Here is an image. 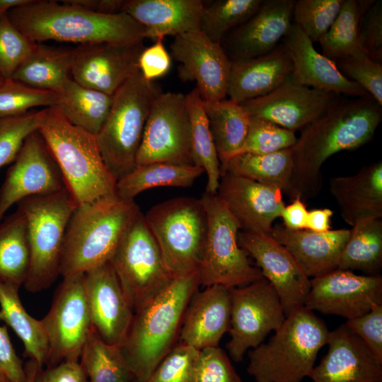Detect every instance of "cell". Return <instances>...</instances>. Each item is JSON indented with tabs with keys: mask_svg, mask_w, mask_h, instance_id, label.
Here are the masks:
<instances>
[{
	"mask_svg": "<svg viewBox=\"0 0 382 382\" xmlns=\"http://www.w3.org/2000/svg\"><path fill=\"white\" fill-rule=\"evenodd\" d=\"M216 195L245 232L269 234L285 207L279 188L228 173H221Z\"/></svg>",
	"mask_w": 382,
	"mask_h": 382,
	"instance_id": "cell-22",
	"label": "cell"
},
{
	"mask_svg": "<svg viewBox=\"0 0 382 382\" xmlns=\"http://www.w3.org/2000/svg\"><path fill=\"white\" fill-rule=\"evenodd\" d=\"M144 215L170 275L176 278L198 272L207 229L202 199L172 198L153 206Z\"/></svg>",
	"mask_w": 382,
	"mask_h": 382,
	"instance_id": "cell-9",
	"label": "cell"
},
{
	"mask_svg": "<svg viewBox=\"0 0 382 382\" xmlns=\"http://www.w3.org/2000/svg\"><path fill=\"white\" fill-rule=\"evenodd\" d=\"M192 382H243L225 352L219 347L199 350Z\"/></svg>",
	"mask_w": 382,
	"mask_h": 382,
	"instance_id": "cell-50",
	"label": "cell"
},
{
	"mask_svg": "<svg viewBox=\"0 0 382 382\" xmlns=\"http://www.w3.org/2000/svg\"><path fill=\"white\" fill-rule=\"evenodd\" d=\"M35 44L11 23L7 13L0 16V74L4 79L13 77Z\"/></svg>",
	"mask_w": 382,
	"mask_h": 382,
	"instance_id": "cell-46",
	"label": "cell"
},
{
	"mask_svg": "<svg viewBox=\"0 0 382 382\" xmlns=\"http://www.w3.org/2000/svg\"><path fill=\"white\" fill-rule=\"evenodd\" d=\"M4 79L2 77V76L0 74V84L4 81Z\"/></svg>",
	"mask_w": 382,
	"mask_h": 382,
	"instance_id": "cell-62",
	"label": "cell"
},
{
	"mask_svg": "<svg viewBox=\"0 0 382 382\" xmlns=\"http://www.w3.org/2000/svg\"><path fill=\"white\" fill-rule=\"evenodd\" d=\"M56 94L55 106L64 118L96 136L109 114L112 96L83 86L72 79Z\"/></svg>",
	"mask_w": 382,
	"mask_h": 382,
	"instance_id": "cell-34",
	"label": "cell"
},
{
	"mask_svg": "<svg viewBox=\"0 0 382 382\" xmlns=\"http://www.w3.org/2000/svg\"><path fill=\"white\" fill-rule=\"evenodd\" d=\"M295 132L265 120L250 117L245 140L236 154H265L291 148L296 142ZM235 155V156H236Z\"/></svg>",
	"mask_w": 382,
	"mask_h": 382,
	"instance_id": "cell-45",
	"label": "cell"
},
{
	"mask_svg": "<svg viewBox=\"0 0 382 382\" xmlns=\"http://www.w3.org/2000/svg\"><path fill=\"white\" fill-rule=\"evenodd\" d=\"M140 211L134 201L117 197L77 205L66 230L60 275L85 274L108 262Z\"/></svg>",
	"mask_w": 382,
	"mask_h": 382,
	"instance_id": "cell-5",
	"label": "cell"
},
{
	"mask_svg": "<svg viewBox=\"0 0 382 382\" xmlns=\"http://www.w3.org/2000/svg\"><path fill=\"white\" fill-rule=\"evenodd\" d=\"M135 382H137V381H135Z\"/></svg>",
	"mask_w": 382,
	"mask_h": 382,
	"instance_id": "cell-63",
	"label": "cell"
},
{
	"mask_svg": "<svg viewBox=\"0 0 382 382\" xmlns=\"http://www.w3.org/2000/svg\"><path fill=\"white\" fill-rule=\"evenodd\" d=\"M32 0H0V14L6 13L8 11L23 6Z\"/></svg>",
	"mask_w": 382,
	"mask_h": 382,
	"instance_id": "cell-59",
	"label": "cell"
},
{
	"mask_svg": "<svg viewBox=\"0 0 382 382\" xmlns=\"http://www.w3.org/2000/svg\"><path fill=\"white\" fill-rule=\"evenodd\" d=\"M66 188L62 173L37 131L30 134L7 170L0 189V222L6 212L32 196L56 193Z\"/></svg>",
	"mask_w": 382,
	"mask_h": 382,
	"instance_id": "cell-15",
	"label": "cell"
},
{
	"mask_svg": "<svg viewBox=\"0 0 382 382\" xmlns=\"http://www.w3.org/2000/svg\"><path fill=\"white\" fill-rule=\"evenodd\" d=\"M83 284L92 326L104 342L121 346L134 310L110 263L86 272Z\"/></svg>",
	"mask_w": 382,
	"mask_h": 382,
	"instance_id": "cell-21",
	"label": "cell"
},
{
	"mask_svg": "<svg viewBox=\"0 0 382 382\" xmlns=\"http://www.w3.org/2000/svg\"><path fill=\"white\" fill-rule=\"evenodd\" d=\"M71 50L35 42L12 79L57 93L71 79Z\"/></svg>",
	"mask_w": 382,
	"mask_h": 382,
	"instance_id": "cell-33",
	"label": "cell"
},
{
	"mask_svg": "<svg viewBox=\"0 0 382 382\" xmlns=\"http://www.w3.org/2000/svg\"><path fill=\"white\" fill-rule=\"evenodd\" d=\"M19 289L0 281V320L21 340L24 357L43 367L49 358L47 337L40 320L32 317L23 307L18 295Z\"/></svg>",
	"mask_w": 382,
	"mask_h": 382,
	"instance_id": "cell-35",
	"label": "cell"
},
{
	"mask_svg": "<svg viewBox=\"0 0 382 382\" xmlns=\"http://www.w3.org/2000/svg\"><path fill=\"white\" fill-rule=\"evenodd\" d=\"M29 263L26 219L17 208L0 222V281L20 289Z\"/></svg>",
	"mask_w": 382,
	"mask_h": 382,
	"instance_id": "cell-37",
	"label": "cell"
},
{
	"mask_svg": "<svg viewBox=\"0 0 382 382\" xmlns=\"http://www.w3.org/2000/svg\"><path fill=\"white\" fill-rule=\"evenodd\" d=\"M326 345L310 374L313 382H382V362L345 324L330 331Z\"/></svg>",
	"mask_w": 382,
	"mask_h": 382,
	"instance_id": "cell-24",
	"label": "cell"
},
{
	"mask_svg": "<svg viewBox=\"0 0 382 382\" xmlns=\"http://www.w3.org/2000/svg\"><path fill=\"white\" fill-rule=\"evenodd\" d=\"M363 52L370 59L382 62V1H373L364 11L359 27Z\"/></svg>",
	"mask_w": 382,
	"mask_h": 382,
	"instance_id": "cell-51",
	"label": "cell"
},
{
	"mask_svg": "<svg viewBox=\"0 0 382 382\" xmlns=\"http://www.w3.org/2000/svg\"><path fill=\"white\" fill-rule=\"evenodd\" d=\"M38 127L39 111L0 117V168L14 161L27 137Z\"/></svg>",
	"mask_w": 382,
	"mask_h": 382,
	"instance_id": "cell-47",
	"label": "cell"
},
{
	"mask_svg": "<svg viewBox=\"0 0 382 382\" xmlns=\"http://www.w3.org/2000/svg\"><path fill=\"white\" fill-rule=\"evenodd\" d=\"M156 162L193 164L186 94L161 92L153 103L137 166Z\"/></svg>",
	"mask_w": 382,
	"mask_h": 382,
	"instance_id": "cell-14",
	"label": "cell"
},
{
	"mask_svg": "<svg viewBox=\"0 0 382 382\" xmlns=\"http://www.w3.org/2000/svg\"><path fill=\"white\" fill-rule=\"evenodd\" d=\"M199 285L198 272L174 278L134 312L121 347L135 381L144 382L175 345L186 308Z\"/></svg>",
	"mask_w": 382,
	"mask_h": 382,
	"instance_id": "cell-4",
	"label": "cell"
},
{
	"mask_svg": "<svg viewBox=\"0 0 382 382\" xmlns=\"http://www.w3.org/2000/svg\"><path fill=\"white\" fill-rule=\"evenodd\" d=\"M109 262L134 312L152 300L174 279L140 211Z\"/></svg>",
	"mask_w": 382,
	"mask_h": 382,
	"instance_id": "cell-11",
	"label": "cell"
},
{
	"mask_svg": "<svg viewBox=\"0 0 382 382\" xmlns=\"http://www.w3.org/2000/svg\"><path fill=\"white\" fill-rule=\"evenodd\" d=\"M231 318L229 289L212 285L197 291L186 308L180 331L181 342L197 350L219 347L228 331Z\"/></svg>",
	"mask_w": 382,
	"mask_h": 382,
	"instance_id": "cell-26",
	"label": "cell"
},
{
	"mask_svg": "<svg viewBox=\"0 0 382 382\" xmlns=\"http://www.w3.org/2000/svg\"><path fill=\"white\" fill-rule=\"evenodd\" d=\"M207 214V229L198 275L199 285H221L231 289L262 278L259 268L240 246V227L216 194L204 192L200 198Z\"/></svg>",
	"mask_w": 382,
	"mask_h": 382,
	"instance_id": "cell-10",
	"label": "cell"
},
{
	"mask_svg": "<svg viewBox=\"0 0 382 382\" xmlns=\"http://www.w3.org/2000/svg\"><path fill=\"white\" fill-rule=\"evenodd\" d=\"M382 120L381 106L369 95L336 100L303 129L291 148L294 199L303 202L318 195L323 187L321 168L331 156L369 142Z\"/></svg>",
	"mask_w": 382,
	"mask_h": 382,
	"instance_id": "cell-1",
	"label": "cell"
},
{
	"mask_svg": "<svg viewBox=\"0 0 382 382\" xmlns=\"http://www.w3.org/2000/svg\"><path fill=\"white\" fill-rule=\"evenodd\" d=\"M6 13L11 23L36 43L54 40L79 45L144 40V28L127 13H97L65 0H32Z\"/></svg>",
	"mask_w": 382,
	"mask_h": 382,
	"instance_id": "cell-2",
	"label": "cell"
},
{
	"mask_svg": "<svg viewBox=\"0 0 382 382\" xmlns=\"http://www.w3.org/2000/svg\"><path fill=\"white\" fill-rule=\"evenodd\" d=\"M161 89L139 71L113 94L96 140L102 158L117 181L137 166V156L150 110Z\"/></svg>",
	"mask_w": 382,
	"mask_h": 382,
	"instance_id": "cell-7",
	"label": "cell"
},
{
	"mask_svg": "<svg viewBox=\"0 0 382 382\" xmlns=\"http://www.w3.org/2000/svg\"><path fill=\"white\" fill-rule=\"evenodd\" d=\"M377 304H382L381 275H360L337 268L311 279L304 306L349 320L365 314Z\"/></svg>",
	"mask_w": 382,
	"mask_h": 382,
	"instance_id": "cell-17",
	"label": "cell"
},
{
	"mask_svg": "<svg viewBox=\"0 0 382 382\" xmlns=\"http://www.w3.org/2000/svg\"><path fill=\"white\" fill-rule=\"evenodd\" d=\"M204 173L194 164L156 162L136 166L117 181L116 195L123 201H134L144 191L159 187H187Z\"/></svg>",
	"mask_w": 382,
	"mask_h": 382,
	"instance_id": "cell-32",
	"label": "cell"
},
{
	"mask_svg": "<svg viewBox=\"0 0 382 382\" xmlns=\"http://www.w3.org/2000/svg\"><path fill=\"white\" fill-rule=\"evenodd\" d=\"M35 382H88L79 361H64L43 369L39 367Z\"/></svg>",
	"mask_w": 382,
	"mask_h": 382,
	"instance_id": "cell-55",
	"label": "cell"
},
{
	"mask_svg": "<svg viewBox=\"0 0 382 382\" xmlns=\"http://www.w3.org/2000/svg\"><path fill=\"white\" fill-rule=\"evenodd\" d=\"M344 0H298L292 11V23L313 42H318L330 29Z\"/></svg>",
	"mask_w": 382,
	"mask_h": 382,
	"instance_id": "cell-44",
	"label": "cell"
},
{
	"mask_svg": "<svg viewBox=\"0 0 382 382\" xmlns=\"http://www.w3.org/2000/svg\"><path fill=\"white\" fill-rule=\"evenodd\" d=\"M372 0H344L341 9L328 32L318 41L323 54L336 59L364 54L359 27L361 16Z\"/></svg>",
	"mask_w": 382,
	"mask_h": 382,
	"instance_id": "cell-41",
	"label": "cell"
},
{
	"mask_svg": "<svg viewBox=\"0 0 382 382\" xmlns=\"http://www.w3.org/2000/svg\"><path fill=\"white\" fill-rule=\"evenodd\" d=\"M38 132L77 205L117 197V180L102 158L95 135L71 125L56 106L39 110Z\"/></svg>",
	"mask_w": 382,
	"mask_h": 382,
	"instance_id": "cell-3",
	"label": "cell"
},
{
	"mask_svg": "<svg viewBox=\"0 0 382 382\" xmlns=\"http://www.w3.org/2000/svg\"><path fill=\"white\" fill-rule=\"evenodd\" d=\"M0 16H1V14H0Z\"/></svg>",
	"mask_w": 382,
	"mask_h": 382,
	"instance_id": "cell-64",
	"label": "cell"
},
{
	"mask_svg": "<svg viewBox=\"0 0 382 382\" xmlns=\"http://www.w3.org/2000/svg\"><path fill=\"white\" fill-rule=\"evenodd\" d=\"M39 367L40 366L37 363L32 359L28 360L24 364V369L26 374L25 382H35V377Z\"/></svg>",
	"mask_w": 382,
	"mask_h": 382,
	"instance_id": "cell-60",
	"label": "cell"
},
{
	"mask_svg": "<svg viewBox=\"0 0 382 382\" xmlns=\"http://www.w3.org/2000/svg\"><path fill=\"white\" fill-rule=\"evenodd\" d=\"M342 219L352 227L369 219H382V161L357 173L332 178L329 183Z\"/></svg>",
	"mask_w": 382,
	"mask_h": 382,
	"instance_id": "cell-29",
	"label": "cell"
},
{
	"mask_svg": "<svg viewBox=\"0 0 382 382\" xmlns=\"http://www.w3.org/2000/svg\"><path fill=\"white\" fill-rule=\"evenodd\" d=\"M91 12L102 14H115L122 12L126 1L124 0H65Z\"/></svg>",
	"mask_w": 382,
	"mask_h": 382,
	"instance_id": "cell-57",
	"label": "cell"
},
{
	"mask_svg": "<svg viewBox=\"0 0 382 382\" xmlns=\"http://www.w3.org/2000/svg\"><path fill=\"white\" fill-rule=\"evenodd\" d=\"M293 166L291 148L265 154H240L221 164V175L228 173L276 187L294 199L291 183Z\"/></svg>",
	"mask_w": 382,
	"mask_h": 382,
	"instance_id": "cell-31",
	"label": "cell"
},
{
	"mask_svg": "<svg viewBox=\"0 0 382 382\" xmlns=\"http://www.w3.org/2000/svg\"><path fill=\"white\" fill-rule=\"evenodd\" d=\"M269 235L288 250L309 278H313L338 268L349 229L319 233L277 226Z\"/></svg>",
	"mask_w": 382,
	"mask_h": 382,
	"instance_id": "cell-27",
	"label": "cell"
},
{
	"mask_svg": "<svg viewBox=\"0 0 382 382\" xmlns=\"http://www.w3.org/2000/svg\"><path fill=\"white\" fill-rule=\"evenodd\" d=\"M0 382H13L4 372L0 370Z\"/></svg>",
	"mask_w": 382,
	"mask_h": 382,
	"instance_id": "cell-61",
	"label": "cell"
},
{
	"mask_svg": "<svg viewBox=\"0 0 382 382\" xmlns=\"http://www.w3.org/2000/svg\"><path fill=\"white\" fill-rule=\"evenodd\" d=\"M83 279L84 274L63 278L49 312L40 320L50 351L46 367L79 361L92 327Z\"/></svg>",
	"mask_w": 382,
	"mask_h": 382,
	"instance_id": "cell-13",
	"label": "cell"
},
{
	"mask_svg": "<svg viewBox=\"0 0 382 382\" xmlns=\"http://www.w3.org/2000/svg\"><path fill=\"white\" fill-rule=\"evenodd\" d=\"M228 289L230 340L226 348L232 359L240 362L248 350L257 347L270 332L277 330L286 316L276 291L264 277Z\"/></svg>",
	"mask_w": 382,
	"mask_h": 382,
	"instance_id": "cell-12",
	"label": "cell"
},
{
	"mask_svg": "<svg viewBox=\"0 0 382 382\" xmlns=\"http://www.w3.org/2000/svg\"><path fill=\"white\" fill-rule=\"evenodd\" d=\"M291 73L290 59L279 44L264 55L232 62L227 96L239 104L264 96L282 85Z\"/></svg>",
	"mask_w": 382,
	"mask_h": 382,
	"instance_id": "cell-30",
	"label": "cell"
},
{
	"mask_svg": "<svg viewBox=\"0 0 382 382\" xmlns=\"http://www.w3.org/2000/svg\"><path fill=\"white\" fill-rule=\"evenodd\" d=\"M262 0H216L205 5L199 30L212 41L220 43L224 37L249 19Z\"/></svg>",
	"mask_w": 382,
	"mask_h": 382,
	"instance_id": "cell-42",
	"label": "cell"
},
{
	"mask_svg": "<svg viewBox=\"0 0 382 382\" xmlns=\"http://www.w3.org/2000/svg\"><path fill=\"white\" fill-rule=\"evenodd\" d=\"M54 92L38 89L12 78L0 84V117L21 115L36 107L55 106Z\"/></svg>",
	"mask_w": 382,
	"mask_h": 382,
	"instance_id": "cell-43",
	"label": "cell"
},
{
	"mask_svg": "<svg viewBox=\"0 0 382 382\" xmlns=\"http://www.w3.org/2000/svg\"><path fill=\"white\" fill-rule=\"evenodd\" d=\"M333 212L328 208L308 211L306 229L315 232H326L330 230V219Z\"/></svg>",
	"mask_w": 382,
	"mask_h": 382,
	"instance_id": "cell-58",
	"label": "cell"
},
{
	"mask_svg": "<svg viewBox=\"0 0 382 382\" xmlns=\"http://www.w3.org/2000/svg\"><path fill=\"white\" fill-rule=\"evenodd\" d=\"M190 120V149L192 163L207 175L206 192L216 194L221 179V163L204 108L196 88L186 94Z\"/></svg>",
	"mask_w": 382,
	"mask_h": 382,
	"instance_id": "cell-38",
	"label": "cell"
},
{
	"mask_svg": "<svg viewBox=\"0 0 382 382\" xmlns=\"http://www.w3.org/2000/svg\"><path fill=\"white\" fill-rule=\"evenodd\" d=\"M204 108L221 164L235 156L248 134L250 116L242 104L224 99L204 102Z\"/></svg>",
	"mask_w": 382,
	"mask_h": 382,
	"instance_id": "cell-36",
	"label": "cell"
},
{
	"mask_svg": "<svg viewBox=\"0 0 382 382\" xmlns=\"http://www.w3.org/2000/svg\"><path fill=\"white\" fill-rule=\"evenodd\" d=\"M77 204L68 191L27 197L17 204L27 222L30 263L25 289L31 293L49 288L60 275L66 230Z\"/></svg>",
	"mask_w": 382,
	"mask_h": 382,
	"instance_id": "cell-8",
	"label": "cell"
},
{
	"mask_svg": "<svg viewBox=\"0 0 382 382\" xmlns=\"http://www.w3.org/2000/svg\"><path fill=\"white\" fill-rule=\"evenodd\" d=\"M340 71L382 106V64L364 54L334 61Z\"/></svg>",
	"mask_w": 382,
	"mask_h": 382,
	"instance_id": "cell-49",
	"label": "cell"
},
{
	"mask_svg": "<svg viewBox=\"0 0 382 382\" xmlns=\"http://www.w3.org/2000/svg\"><path fill=\"white\" fill-rule=\"evenodd\" d=\"M199 352L183 342L175 345L144 382H192Z\"/></svg>",
	"mask_w": 382,
	"mask_h": 382,
	"instance_id": "cell-48",
	"label": "cell"
},
{
	"mask_svg": "<svg viewBox=\"0 0 382 382\" xmlns=\"http://www.w3.org/2000/svg\"><path fill=\"white\" fill-rule=\"evenodd\" d=\"M282 44L291 62L290 78L294 83L335 95H369L357 83L346 78L333 60L319 53L313 42L294 23L291 24Z\"/></svg>",
	"mask_w": 382,
	"mask_h": 382,
	"instance_id": "cell-25",
	"label": "cell"
},
{
	"mask_svg": "<svg viewBox=\"0 0 382 382\" xmlns=\"http://www.w3.org/2000/svg\"><path fill=\"white\" fill-rule=\"evenodd\" d=\"M336 100L335 94L295 83L289 76L271 93L241 104L250 117L295 132L317 120Z\"/></svg>",
	"mask_w": 382,
	"mask_h": 382,
	"instance_id": "cell-20",
	"label": "cell"
},
{
	"mask_svg": "<svg viewBox=\"0 0 382 382\" xmlns=\"http://www.w3.org/2000/svg\"><path fill=\"white\" fill-rule=\"evenodd\" d=\"M294 0L262 1L245 22L227 33L220 45L231 62L255 58L276 48L292 23Z\"/></svg>",
	"mask_w": 382,
	"mask_h": 382,
	"instance_id": "cell-23",
	"label": "cell"
},
{
	"mask_svg": "<svg viewBox=\"0 0 382 382\" xmlns=\"http://www.w3.org/2000/svg\"><path fill=\"white\" fill-rule=\"evenodd\" d=\"M0 370L13 382L26 381L24 364L12 345L6 325L0 326Z\"/></svg>",
	"mask_w": 382,
	"mask_h": 382,
	"instance_id": "cell-54",
	"label": "cell"
},
{
	"mask_svg": "<svg viewBox=\"0 0 382 382\" xmlns=\"http://www.w3.org/2000/svg\"><path fill=\"white\" fill-rule=\"evenodd\" d=\"M79 363L88 382H135L122 347L104 342L93 326Z\"/></svg>",
	"mask_w": 382,
	"mask_h": 382,
	"instance_id": "cell-40",
	"label": "cell"
},
{
	"mask_svg": "<svg viewBox=\"0 0 382 382\" xmlns=\"http://www.w3.org/2000/svg\"><path fill=\"white\" fill-rule=\"evenodd\" d=\"M170 54L180 64L179 78L184 82L195 81L203 101L226 98L232 62L220 43L196 30L174 37Z\"/></svg>",
	"mask_w": 382,
	"mask_h": 382,
	"instance_id": "cell-16",
	"label": "cell"
},
{
	"mask_svg": "<svg viewBox=\"0 0 382 382\" xmlns=\"http://www.w3.org/2000/svg\"><path fill=\"white\" fill-rule=\"evenodd\" d=\"M345 325L382 362V304L375 305L361 316L347 320Z\"/></svg>",
	"mask_w": 382,
	"mask_h": 382,
	"instance_id": "cell-52",
	"label": "cell"
},
{
	"mask_svg": "<svg viewBox=\"0 0 382 382\" xmlns=\"http://www.w3.org/2000/svg\"><path fill=\"white\" fill-rule=\"evenodd\" d=\"M330 330L305 306L290 312L266 343L248 351V373L256 382H302L309 377Z\"/></svg>",
	"mask_w": 382,
	"mask_h": 382,
	"instance_id": "cell-6",
	"label": "cell"
},
{
	"mask_svg": "<svg viewBox=\"0 0 382 382\" xmlns=\"http://www.w3.org/2000/svg\"><path fill=\"white\" fill-rule=\"evenodd\" d=\"M308 211L305 203L296 197L292 202L284 207L280 217L282 218L284 227L289 230L306 229V222Z\"/></svg>",
	"mask_w": 382,
	"mask_h": 382,
	"instance_id": "cell-56",
	"label": "cell"
},
{
	"mask_svg": "<svg viewBox=\"0 0 382 382\" xmlns=\"http://www.w3.org/2000/svg\"><path fill=\"white\" fill-rule=\"evenodd\" d=\"M382 268V219L361 221L349 229L338 269L377 275Z\"/></svg>",
	"mask_w": 382,
	"mask_h": 382,
	"instance_id": "cell-39",
	"label": "cell"
},
{
	"mask_svg": "<svg viewBox=\"0 0 382 382\" xmlns=\"http://www.w3.org/2000/svg\"><path fill=\"white\" fill-rule=\"evenodd\" d=\"M205 4L201 0H127L122 12L144 28L154 41L199 30Z\"/></svg>",
	"mask_w": 382,
	"mask_h": 382,
	"instance_id": "cell-28",
	"label": "cell"
},
{
	"mask_svg": "<svg viewBox=\"0 0 382 382\" xmlns=\"http://www.w3.org/2000/svg\"><path fill=\"white\" fill-rule=\"evenodd\" d=\"M144 40L98 42L71 49V79L78 83L108 95L115 91L139 71Z\"/></svg>",
	"mask_w": 382,
	"mask_h": 382,
	"instance_id": "cell-18",
	"label": "cell"
},
{
	"mask_svg": "<svg viewBox=\"0 0 382 382\" xmlns=\"http://www.w3.org/2000/svg\"><path fill=\"white\" fill-rule=\"evenodd\" d=\"M171 57L166 49L163 39L159 38L141 52L138 60L139 71L149 81L164 76L170 70Z\"/></svg>",
	"mask_w": 382,
	"mask_h": 382,
	"instance_id": "cell-53",
	"label": "cell"
},
{
	"mask_svg": "<svg viewBox=\"0 0 382 382\" xmlns=\"http://www.w3.org/2000/svg\"><path fill=\"white\" fill-rule=\"evenodd\" d=\"M238 241L276 291L286 316L304 306L311 279L286 248L264 233L239 231Z\"/></svg>",
	"mask_w": 382,
	"mask_h": 382,
	"instance_id": "cell-19",
	"label": "cell"
}]
</instances>
